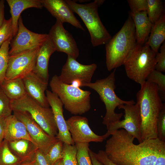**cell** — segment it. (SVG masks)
<instances>
[{"mask_svg":"<svg viewBox=\"0 0 165 165\" xmlns=\"http://www.w3.org/2000/svg\"><path fill=\"white\" fill-rule=\"evenodd\" d=\"M77 148L76 159L78 165H93L89 154V143L75 145Z\"/></svg>","mask_w":165,"mask_h":165,"instance_id":"30","label":"cell"},{"mask_svg":"<svg viewBox=\"0 0 165 165\" xmlns=\"http://www.w3.org/2000/svg\"><path fill=\"white\" fill-rule=\"evenodd\" d=\"M13 115L25 125L28 133L38 149L45 155L59 140L56 136L46 132L27 112L13 111Z\"/></svg>","mask_w":165,"mask_h":165,"instance_id":"12","label":"cell"},{"mask_svg":"<svg viewBox=\"0 0 165 165\" xmlns=\"http://www.w3.org/2000/svg\"><path fill=\"white\" fill-rule=\"evenodd\" d=\"M127 2L130 9V11L131 12L135 13L147 10V0H128Z\"/></svg>","mask_w":165,"mask_h":165,"instance_id":"37","label":"cell"},{"mask_svg":"<svg viewBox=\"0 0 165 165\" xmlns=\"http://www.w3.org/2000/svg\"><path fill=\"white\" fill-rule=\"evenodd\" d=\"M157 138L161 141L165 142V105L163 104L162 108L158 116L157 122Z\"/></svg>","mask_w":165,"mask_h":165,"instance_id":"35","label":"cell"},{"mask_svg":"<svg viewBox=\"0 0 165 165\" xmlns=\"http://www.w3.org/2000/svg\"><path fill=\"white\" fill-rule=\"evenodd\" d=\"M19 165H31V161L30 162L23 163Z\"/></svg>","mask_w":165,"mask_h":165,"instance_id":"45","label":"cell"},{"mask_svg":"<svg viewBox=\"0 0 165 165\" xmlns=\"http://www.w3.org/2000/svg\"><path fill=\"white\" fill-rule=\"evenodd\" d=\"M5 1H0V28L5 20L4 18Z\"/></svg>","mask_w":165,"mask_h":165,"instance_id":"40","label":"cell"},{"mask_svg":"<svg viewBox=\"0 0 165 165\" xmlns=\"http://www.w3.org/2000/svg\"><path fill=\"white\" fill-rule=\"evenodd\" d=\"M31 162V165H49L46 160L45 154L38 149L35 153Z\"/></svg>","mask_w":165,"mask_h":165,"instance_id":"38","label":"cell"},{"mask_svg":"<svg viewBox=\"0 0 165 165\" xmlns=\"http://www.w3.org/2000/svg\"><path fill=\"white\" fill-rule=\"evenodd\" d=\"M5 118L0 117V144L4 140V124Z\"/></svg>","mask_w":165,"mask_h":165,"instance_id":"41","label":"cell"},{"mask_svg":"<svg viewBox=\"0 0 165 165\" xmlns=\"http://www.w3.org/2000/svg\"><path fill=\"white\" fill-rule=\"evenodd\" d=\"M10 9L12 20L13 38L17 33L18 21L21 13L24 10L30 8L42 9L41 0H6Z\"/></svg>","mask_w":165,"mask_h":165,"instance_id":"22","label":"cell"},{"mask_svg":"<svg viewBox=\"0 0 165 165\" xmlns=\"http://www.w3.org/2000/svg\"><path fill=\"white\" fill-rule=\"evenodd\" d=\"M97 67L94 63L89 65L81 64L76 59L68 56L58 77L64 83L78 87L83 86L84 84L91 82Z\"/></svg>","mask_w":165,"mask_h":165,"instance_id":"9","label":"cell"},{"mask_svg":"<svg viewBox=\"0 0 165 165\" xmlns=\"http://www.w3.org/2000/svg\"><path fill=\"white\" fill-rule=\"evenodd\" d=\"M12 38L5 41L0 47V85L5 79L9 58V45Z\"/></svg>","mask_w":165,"mask_h":165,"instance_id":"28","label":"cell"},{"mask_svg":"<svg viewBox=\"0 0 165 165\" xmlns=\"http://www.w3.org/2000/svg\"><path fill=\"white\" fill-rule=\"evenodd\" d=\"M73 13L81 18L90 34L93 46L105 44L112 37L101 22L98 12V6L94 1L79 4L71 0H65Z\"/></svg>","mask_w":165,"mask_h":165,"instance_id":"7","label":"cell"},{"mask_svg":"<svg viewBox=\"0 0 165 165\" xmlns=\"http://www.w3.org/2000/svg\"><path fill=\"white\" fill-rule=\"evenodd\" d=\"M54 165H64L63 162V159H61L57 161Z\"/></svg>","mask_w":165,"mask_h":165,"instance_id":"44","label":"cell"},{"mask_svg":"<svg viewBox=\"0 0 165 165\" xmlns=\"http://www.w3.org/2000/svg\"><path fill=\"white\" fill-rule=\"evenodd\" d=\"M116 69L107 77L97 80L94 82L86 84L83 86L89 87L96 91L104 103L106 112L103 118L102 123L105 125L107 127L110 124L120 120L123 115L122 113L115 112L116 107L122 105L136 103L134 100H122L116 95L115 91Z\"/></svg>","mask_w":165,"mask_h":165,"instance_id":"5","label":"cell"},{"mask_svg":"<svg viewBox=\"0 0 165 165\" xmlns=\"http://www.w3.org/2000/svg\"><path fill=\"white\" fill-rule=\"evenodd\" d=\"M27 94L43 107L49 108L50 105L45 92L48 83L41 79L32 72L22 79Z\"/></svg>","mask_w":165,"mask_h":165,"instance_id":"18","label":"cell"},{"mask_svg":"<svg viewBox=\"0 0 165 165\" xmlns=\"http://www.w3.org/2000/svg\"><path fill=\"white\" fill-rule=\"evenodd\" d=\"M129 14L134 23L137 43L144 45L148 38L153 24L149 20L146 11H130Z\"/></svg>","mask_w":165,"mask_h":165,"instance_id":"21","label":"cell"},{"mask_svg":"<svg viewBox=\"0 0 165 165\" xmlns=\"http://www.w3.org/2000/svg\"><path fill=\"white\" fill-rule=\"evenodd\" d=\"M21 139L33 142L24 124L15 115L12 114L5 118L4 140L9 142Z\"/></svg>","mask_w":165,"mask_h":165,"instance_id":"20","label":"cell"},{"mask_svg":"<svg viewBox=\"0 0 165 165\" xmlns=\"http://www.w3.org/2000/svg\"><path fill=\"white\" fill-rule=\"evenodd\" d=\"M8 144L12 151L24 162L31 161L38 149L33 142L24 139L9 142Z\"/></svg>","mask_w":165,"mask_h":165,"instance_id":"23","label":"cell"},{"mask_svg":"<svg viewBox=\"0 0 165 165\" xmlns=\"http://www.w3.org/2000/svg\"><path fill=\"white\" fill-rule=\"evenodd\" d=\"M136 44L134 23L129 16L120 30L105 44L107 70L110 71L123 65Z\"/></svg>","mask_w":165,"mask_h":165,"instance_id":"3","label":"cell"},{"mask_svg":"<svg viewBox=\"0 0 165 165\" xmlns=\"http://www.w3.org/2000/svg\"><path fill=\"white\" fill-rule=\"evenodd\" d=\"M49 85L52 92L58 96L65 108L71 114L81 115L90 109V91L64 83L56 75L52 77Z\"/></svg>","mask_w":165,"mask_h":165,"instance_id":"4","label":"cell"},{"mask_svg":"<svg viewBox=\"0 0 165 165\" xmlns=\"http://www.w3.org/2000/svg\"><path fill=\"white\" fill-rule=\"evenodd\" d=\"M0 87L10 100H18L27 94L21 79H4L0 84Z\"/></svg>","mask_w":165,"mask_h":165,"instance_id":"25","label":"cell"},{"mask_svg":"<svg viewBox=\"0 0 165 165\" xmlns=\"http://www.w3.org/2000/svg\"><path fill=\"white\" fill-rule=\"evenodd\" d=\"M63 143L62 141H58L48 152L45 155L46 160L49 165H54L57 161L63 159Z\"/></svg>","mask_w":165,"mask_h":165,"instance_id":"31","label":"cell"},{"mask_svg":"<svg viewBox=\"0 0 165 165\" xmlns=\"http://www.w3.org/2000/svg\"><path fill=\"white\" fill-rule=\"evenodd\" d=\"M43 7L62 24L68 23L85 31V29L74 14L65 0H41Z\"/></svg>","mask_w":165,"mask_h":165,"instance_id":"17","label":"cell"},{"mask_svg":"<svg viewBox=\"0 0 165 165\" xmlns=\"http://www.w3.org/2000/svg\"><path fill=\"white\" fill-rule=\"evenodd\" d=\"M46 94L58 130L57 138L64 143L75 145L64 116L63 104L58 96L54 93L46 90Z\"/></svg>","mask_w":165,"mask_h":165,"instance_id":"16","label":"cell"},{"mask_svg":"<svg viewBox=\"0 0 165 165\" xmlns=\"http://www.w3.org/2000/svg\"><path fill=\"white\" fill-rule=\"evenodd\" d=\"M23 163L11 150L8 142L4 140L0 144V165H19Z\"/></svg>","mask_w":165,"mask_h":165,"instance_id":"26","label":"cell"},{"mask_svg":"<svg viewBox=\"0 0 165 165\" xmlns=\"http://www.w3.org/2000/svg\"><path fill=\"white\" fill-rule=\"evenodd\" d=\"M89 152L93 165H103L95 157L93 151L90 149Z\"/></svg>","mask_w":165,"mask_h":165,"instance_id":"42","label":"cell"},{"mask_svg":"<svg viewBox=\"0 0 165 165\" xmlns=\"http://www.w3.org/2000/svg\"><path fill=\"white\" fill-rule=\"evenodd\" d=\"M56 51L55 47L48 37L47 39L39 47L37 52L33 72L45 82L48 83L49 61L51 55Z\"/></svg>","mask_w":165,"mask_h":165,"instance_id":"19","label":"cell"},{"mask_svg":"<svg viewBox=\"0 0 165 165\" xmlns=\"http://www.w3.org/2000/svg\"><path fill=\"white\" fill-rule=\"evenodd\" d=\"M95 157L103 165H119L111 161L108 157L105 151L100 150L97 153L94 152Z\"/></svg>","mask_w":165,"mask_h":165,"instance_id":"39","label":"cell"},{"mask_svg":"<svg viewBox=\"0 0 165 165\" xmlns=\"http://www.w3.org/2000/svg\"><path fill=\"white\" fill-rule=\"evenodd\" d=\"M156 55L147 45L137 43L123 63L127 77L140 85L143 84L155 69Z\"/></svg>","mask_w":165,"mask_h":165,"instance_id":"6","label":"cell"},{"mask_svg":"<svg viewBox=\"0 0 165 165\" xmlns=\"http://www.w3.org/2000/svg\"><path fill=\"white\" fill-rule=\"evenodd\" d=\"M105 145L106 154L119 165H154L165 156V142L158 138L145 140L138 145L134 138L126 130H118L111 135Z\"/></svg>","mask_w":165,"mask_h":165,"instance_id":"1","label":"cell"},{"mask_svg":"<svg viewBox=\"0 0 165 165\" xmlns=\"http://www.w3.org/2000/svg\"><path fill=\"white\" fill-rule=\"evenodd\" d=\"M119 109L124 110V119L110 124L107 127V131L102 135L104 139L119 129L123 128L136 138L139 143L142 142L141 130V119L139 107L137 103L120 105Z\"/></svg>","mask_w":165,"mask_h":165,"instance_id":"10","label":"cell"},{"mask_svg":"<svg viewBox=\"0 0 165 165\" xmlns=\"http://www.w3.org/2000/svg\"><path fill=\"white\" fill-rule=\"evenodd\" d=\"M10 105L13 111L27 112L48 134L56 136L58 129L51 108H44L26 94L17 100H10Z\"/></svg>","mask_w":165,"mask_h":165,"instance_id":"8","label":"cell"},{"mask_svg":"<svg viewBox=\"0 0 165 165\" xmlns=\"http://www.w3.org/2000/svg\"><path fill=\"white\" fill-rule=\"evenodd\" d=\"M48 34L56 51L66 53L75 59L78 57L79 50L75 40L59 20H56Z\"/></svg>","mask_w":165,"mask_h":165,"instance_id":"14","label":"cell"},{"mask_svg":"<svg viewBox=\"0 0 165 165\" xmlns=\"http://www.w3.org/2000/svg\"><path fill=\"white\" fill-rule=\"evenodd\" d=\"M165 39V15L163 14L153 25L150 35L145 44L156 54Z\"/></svg>","mask_w":165,"mask_h":165,"instance_id":"24","label":"cell"},{"mask_svg":"<svg viewBox=\"0 0 165 165\" xmlns=\"http://www.w3.org/2000/svg\"><path fill=\"white\" fill-rule=\"evenodd\" d=\"M155 59L156 64L155 69L158 71L165 72V42L161 46L160 52L156 54Z\"/></svg>","mask_w":165,"mask_h":165,"instance_id":"36","label":"cell"},{"mask_svg":"<svg viewBox=\"0 0 165 165\" xmlns=\"http://www.w3.org/2000/svg\"><path fill=\"white\" fill-rule=\"evenodd\" d=\"M68 130L75 144L90 142H101L104 140L102 136L95 134L89 125L86 117L75 115L66 120Z\"/></svg>","mask_w":165,"mask_h":165,"instance_id":"15","label":"cell"},{"mask_svg":"<svg viewBox=\"0 0 165 165\" xmlns=\"http://www.w3.org/2000/svg\"><path fill=\"white\" fill-rule=\"evenodd\" d=\"M13 29L11 18L9 19H5L1 27L0 28V47L6 40L13 38Z\"/></svg>","mask_w":165,"mask_h":165,"instance_id":"34","label":"cell"},{"mask_svg":"<svg viewBox=\"0 0 165 165\" xmlns=\"http://www.w3.org/2000/svg\"><path fill=\"white\" fill-rule=\"evenodd\" d=\"M141 86L136 94V103L140 110L142 142L157 138V122L164 103L156 84L146 81Z\"/></svg>","mask_w":165,"mask_h":165,"instance_id":"2","label":"cell"},{"mask_svg":"<svg viewBox=\"0 0 165 165\" xmlns=\"http://www.w3.org/2000/svg\"><path fill=\"white\" fill-rule=\"evenodd\" d=\"M12 111L10 100L0 87V117L6 118L12 115Z\"/></svg>","mask_w":165,"mask_h":165,"instance_id":"33","label":"cell"},{"mask_svg":"<svg viewBox=\"0 0 165 165\" xmlns=\"http://www.w3.org/2000/svg\"><path fill=\"white\" fill-rule=\"evenodd\" d=\"M146 10L148 17L154 24L164 13V7L162 1L160 0H147Z\"/></svg>","mask_w":165,"mask_h":165,"instance_id":"27","label":"cell"},{"mask_svg":"<svg viewBox=\"0 0 165 165\" xmlns=\"http://www.w3.org/2000/svg\"><path fill=\"white\" fill-rule=\"evenodd\" d=\"M146 81L156 84L162 101L165 99V75L162 72L154 69L148 76Z\"/></svg>","mask_w":165,"mask_h":165,"instance_id":"29","label":"cell"},{"mask_svg":"<svg viewBox=\"0 0 165 165\" xmlns=\"http://www.w3.org/2000/svg\"><path fill=\"white\" fill-rule=\"evenodd\" d=\"M40 47L9 56L5 79H23L33 72Z\"/></svg>","mask_w":165,"mask_h":165,"instance_id":"13","label":"cell"},{"mask_svg":"<svg viewBox=\"0 0 165 165\" xmlns=\"http://www.w3.org/2000/svg\"><path fill=\"white\" fill-rule=\"evenodd\" d=\"M18 25L17 33L10 41L9 56L40 47L48 38V34L35 33L28 29L24 25L21 16Z\"/></svg>","mask_w":165,"mask_h":165,"instance_id":"11","label":"cell"},{"mask_svg":"<svg viewBox=\"0 0 165 165\" xmlns=\"http://www.w3.org/2000/svg\"><path fill=\"white\" fill-rule=\"evenodd\" d=\"M64 165H78L76 159L77 148L75 145L63 143Z\"/></svg>","mask_w":165,"mask_h":165,"instance_id":"32","label":"cell"},{"mask_svg":"<svg viewBox=\"0 0 165 165\" xmlns=\"http://www.w3.org/2000/svg\"><path fill=\"white\" fill-rule=\"evenodd\" d=\"M95 1L97 4L98 6H99L103 4L105 1L103 0H95Z\"/></svg>","mask_w":165,"mask_h":165,"instance_id":"43","label":"cell"}]
</instances>
